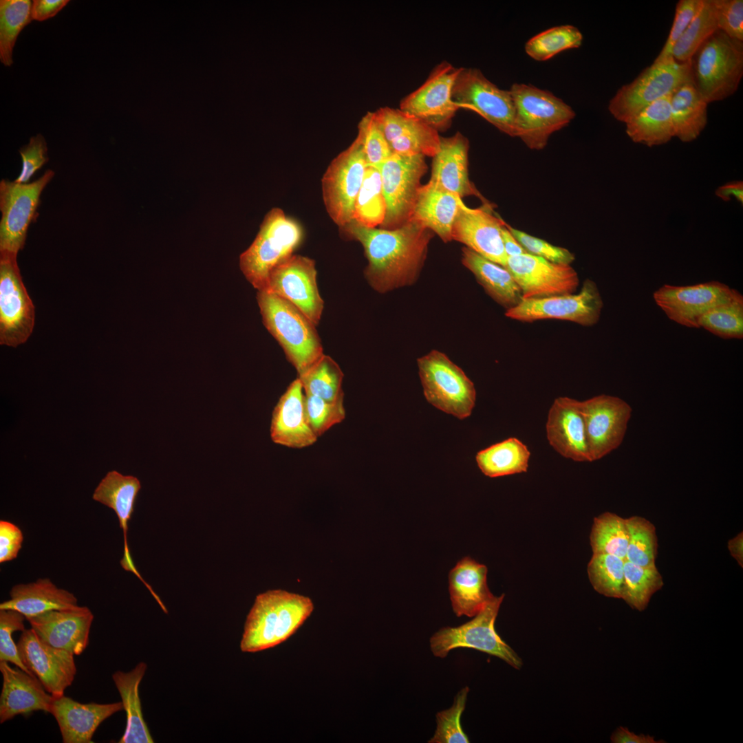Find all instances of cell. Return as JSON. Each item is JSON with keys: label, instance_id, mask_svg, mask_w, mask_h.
<instances>
[{"label": "cell", "instance_id": "1", "mask_svg": "<svg viewBox=\"0 0 743 743\" xmlns=\"http://www.w3.org/2000/svg\"><path fill=\"white\" fill-rule=\"evenodd\" d=\"M342 229L363 246L368 261L365 277L380 293L416 280L433 236L431 230L413 219L392 229L369 228L352 220Z\"/></svg>", "mask_w": 743, "mask_h": 743}, {"label": "cell", "instance_id": "2", "mask_svg": "<svg viewBox=\"0 0 743 743\" xmlns=\"http://www.w3.org/2000/svg\"><path fill=\"white\" fill-rule=\"evenodd\" d=\"M314 610L308 596L282 590L256 596L245 623L240 643L243 652L274 647L290 637Z\"/></svg>", "mask_w": 743, "mask_h": 743}, {"label": "cell", "instance_id": "3", "mask_svg": "<svg viewBox=\"0 0 743 743\" xmlns=\"http://www.w3.org/2000/svg\"><path fill=\"white\" fill-rule=\"evenodd\" d=\"M265 327L283 348L299 376L323 354L315 325L297 307L266 290L257 293Z\"/></svg>", "mask_w": 743, "mask_h": 743}, {"label": "cell", "instance_id": "4", "mask_svg": "<svg viewBox=\"0 0 743 743\" xmlns=\"http://www.w3.org/2000/svg\"><path fill=\"white\" fill-rule=\"evenodd\" d=\"M690 61L691 83L709 104L737 90L743 76V41L718 30L696 51Z\"/></svg>", "mask_w": 743, "mask_h": 743}, {"label": "cell", "instance_id": "5", "mask_svg": "<svg viewBox=\"0 0 743 743\" xmlns=\"http://www.w3.org/2000/svg\"><path fill=\"white\" fill-rule=\"evenodd\" d=\"M301 225L279 208L265 215L251 245L241 254L239 266L246 279L258 291L264 290L272 271L292 255L301 243Z\"/></svg>", "mask_w": 743, "mask_h": 743}, {"label": "cell", "instance_id": "6", "mask_svg": "<svg viewBox=\"0 0 743 743\" xmlns=\"http://www.w3.org/2000/svg\"><path fill=\"white\" fill-rule=\"evenodd\" d=\"M509 91L515 108V137L530 149H543L550 136L575 117L570 106L547 90L515 83Z\"/></svg>", "mask_w": 743, "mask_h": 743}, {"label": "cell", "instance_id": "7", "mask_svg": "<svg viewBox=\"0 0 743 743\" xmlns=\"http://www.w3.org/2000/svg\"><path fill=\"white\" fill-rule=\"evenodd\" d=\"M418 366L423 393L430 404L460 420L471 416L476 391L460 367L438 350L418 358Z\"/></svg>", "mask_w": 743, "mask_h": 743}, {"label": "cell", "instance_id": "8", "mask_svg": "<svg viewBox=\"0 0 743 743\" xmlns=\"http://www.w3.org/2000/svg\"><path fill=\"white\" fill-rule=\"evenodd\" d=\"M504 594L494 596L471 621L457 627H445L430 638L433 654L445 658L456 648H471L496 656L515 669L523 662L517 653L497 633L495 623Z\"/></svg>", "mask_w": 743, "mask_h": 743}, {"label": "cell", "instance_id": "9", "mask_svg": "<svg viewBox=\"0 0 743 743\" xmlns=\"http://www.w3.org/2000/svg\"><path fill=\"white\" fill-rule=\"evenodd\" d=\"M690 82L689 61L678 62L670 58L654 61L631 83L619 88L610 100L608 110L615 119L625 123L647 105Z\"/></svg>", "mask_w": 743, "mask_h": 743}, {"label": "cell", "instance_id": "10", "mask_svg": "<svg viewBox=\"0 0 743 743\" xmlns=\"http://www.w3.org/2000/svg\"><path fill=\"white\" fill-rule=\"evenodd\" d=\"M367 167L361 142L356 137L332 160L323 174V202L330 218L341 228L353 220L356 199Z\"/></svg>", "mask_w": 743, "mask_h": 743}, {"label": "cell", "instance_id": "11", "mask_svg": "<svg viewBox=\"0 0 743 743\" xmlns=\"http://www.w3.org/2000/svg\"><path fill=\"white\" fill-rule=\"evenodd\" d=\"M375 167L381 176L387 206L382 228H398L411 218L420 180L427 170L425 157L392 154Z\"/></svg>", "mask_w": 743, "mask_h": 743}, {"label": "cell", "instance_id": "12", "mask_svg": "<svg viewBox=\"0 0 743 743\" xmlns=\"http://www.w3.org/2000/svg\"><path fill=\"white\" fill-rule=\"evenodd\" d=\"M54 173L46 171L39 179L21 184L0 182V252L17 255L24 247L29 226L35 222L40 196Z\"/></svg>", "mask_w": 743, "mask_h": 743}, {"label": "cell", "instance_id": "13", "mask_svg": "<svg viewBox=\"0 0 743 743\" xmlns=\"http://www.w3.org/2000/svg\"><path fill=\"white\" fill-rule=\"evenodd\" d=\"M603 306L596 284L586 279L577 294L523 299L518 305L506 310L505 315L522 322L557 319L592 326L599 321Z\"/></svg>", "mask_w": 743, "mask_h": 743}, {"label": "cell", "instance_id": "14", "mask_svg": "<svg viewBox=\"0 0 743 743\" xmlns=\"http://www.w3.org/2000/svg\"><path fill=\"white\" fill-rule=\"evenodd\" d=\"M452 98L459 109L474 111L502 132L515 137V108L510 91L499 88L480 69L462 67Z\"/></svg>", "mask_w": 743, "mask_h": 743}, {"label": "cell", "instance_id": "15", "mask_svg": "<svg viewBox=\"0 0 743 743\" xmlns=\"http://www.w3.org/2000/svg\"><path fill=\"white\" fill-rule=\"evenodd\" d=\"M17 255L0 252V343L17 347L32 332L34 306L23 285Z\"/></svg>", "mask_w": 743, "mask_h": 743}, {"label": "cell", "instance_id": "16", "mask_svg": "<svg viewBox=\"0 0 743 743\" xmlns=\"http://www.w3.org/2000/svg\"><path fill=\"white\" fill-rule=\"evenodd\" d=\"M577 403L585 424L590 462L600 460L622 443L632 407L618 397L605 394Z\"/></svg>", "mask_w": 743, "mask_h": 743}, {"label": "cell", "instance_id": "17", "mask_svg": "<svg viewBox=\"0 0 743 743\" xmlns=\"http://www.w3.org/2000/svg\"><path fill=\"white\" fill-rule=\"evenodd\" d=\"M461 69L447 61L438 64L423 84L402 99L399 109L438 131L446 129L459 109L452 91Z\"/></svg>", "mask_w": 743, "mask_h": 743}, {"label": "cell", "instance_id": "18", "mask_svg": "<svg viewBox=\"0 0 743 743\" xmlns=\"http://www.w3.org/2000/svg\"><path fill=\"white\" fill-rule=\"evenodd\" d=\"M264 290L292 303L315 325L319 324L324 302L317 287L313 259L292 255L272 271Z\"/></svg>", "mask_w": 743, "mask_h": 743}, {"label": "cell", "instance_id": "19", "mask_svg": "<svg viewBox=\"0 0 743 743\" xmlns=\"http://www.w3.org/2000/svg\"><path fill=\"white\" fill-rule=\"evenodd\" d=\"M739 292L718 281L687 286L665 284L653 294L657 305L671 321L699 328L700 318L714 306L733 299Z\"/></svg>", "mask_w": 743, "mask_h": 743}, {"label": "cell", "instance_id": "20", "mask_svg": "<svg viewBox=\"0 0 743 743\" xmlns=\"http://www.w3.org/2000/svg\"><path fill=\"white\" fill-rule=\"evenodd\" d=\"M19 656L26 667L54 698L64 695L75 678L74 654L54 647L32 629L21 632L17 643Z\"/></svg>", "mask_w": 743, "mask_h": 743}, {"label": "cell", "instance_id": "21", "mask_svg": "<svg viewBox=\"0 0 743 743\" xmlns=\"http://www.w3.org/2000/svg\"><path fill=\"white\" fill-rule=\"evenodd\" d=\"M504 268L514 277L523 299L573 294L579 283L578 274L570 265L552 263L530 253L507 257Z\"/></svg>", "mask_w": 743, "mask_h": 743}, {"label": "cell", "instance_id": "22", "mask_svg": "<svg viewBox=\"0 0 743 743\" xmlns=\"http://www.w3.org/2000/svg\"><path fill=\"white\" fill-rule=\"evenodd\" d=\"M505 224L487 202L477 208L465 205L460 210L454 222L452 240L464 244L483 257L505 267L507 256L502 236Z\"/></svg>", "mask_w": 743, "mask_h": 743}, {"label": "cell", "instance_id": "23", "mask_svg": "<svg viewBox=\"0 0 743 743\" xmlns=\"http://www.w3.org/2000/svg\"><path fill=\"white\" fill-rule=\"evenodd\" d=\"M393 154L433 158L441 137L438 131L400 109L385 107L374 111Z\"/></svg>", "mask_w": 743, "mask_h": 743}, {"label": "cell", "instance_id": "24", "mask_svg": "<svg viewBox=\"0 0 743 743\" xmlns=\"http://www.w3.org/2000/svg\"><path fill=\"white\" fill-rule=\"evenodd\" d=\"M26 620L45 642L78 656L88 645L94 615L87 607L77 605L50 610Z\"/></svg>", "mask_w": 743, "mask_h": 743}, {"label": "cell", "instance_id": "25", "mask_svg": "<svg viewBox=\"0 0 743 743\" xmlns=\"http://www.w3.org/2000/svg\"><path fill=\"white\" fill-rule=\"evenodd\" d=\"M140 488L141 484L137 477L111 471L101 480L93 493L92 498L111 508L118 517L124 537V555L120 561L122 568L134 574L147 588L158 603L162 605V602L159 596L143 579L135 566L127 543L128 522L133 512Z\"/></svg>", "mask_w": 743, "mask_h": 743}, {"label": "cell", "instance_id": "26", "mask_svg": "<svg viewBox=\"0 0 743 743\" xmlns=\"http://www.w3.org/2000/svg\"><path fill=\"white\" fill-rule=\"evenodd\" d=\"M3 678L0 695V723L17 715L43 711L50 713L54 697L39 680L19 667H12L8 662L0 661Z\"/></svg>", "mask_w": 743, "mask_h": 743}, {"label": "cell", "instance_id": "27", "mask_svg": "<svg viewBox=\"0 0 743 743\" xmlns=\"http://www.w3.org/2000/svg\"><path fill=\"white\" fill-rule=\"evenodd\" d=\"M577 400L557 398L551 405L546 424L550 446L561 455L576 462H590L585 424Z\"/></svg>", "mask_w": 743, "mask_h": 743}, {"label": "cell", "instance_id": "28", "mask_svg": "<svg viewBox=\"0 0 743 743\" xmlns=\"http://www.w3.org/2000/svg\"><path fill=\"white\" fill-rule=\"evenodd\" d=\"M122 709V702L81 703L63 695L54 698L50 713L58 723L63 743H90L98 726Z\"/></svg>", "mask_w": 743, "mask_h": 743}, {"label": "cell", "instance_id": "29", "mask_svg": "<svg viewBox=\"0 0 743 743\" xmlns=\"http://www.w3.org/2000/svg\"><path fill=\"white\" fill-rule=\"evenodd\" d=\"M303 391L298 378L290 383L274 407L270 425V437L274 443L302 449L317 440L306 417Z\"/></svg>", "mask_w": 743, "mask_h": 743}, {"label": "cell", "instance_id": "30", "mask_svg": "<svg viewBox=\"0 0 743 743\" xmlns=\"http://www.w3.org/2000/svg\"><path fill=\"white\" fill-rule=\"evenodd\" d=\"M469 141L460 133L442 138L433 157L429 182L462 199L466 196L484 198L470 181L468 171Z\"/></svg>", "mask_w": 743, "mask_h": 743}, {"label": "cell", "instance_id": "31", "mask_svg": "<svg viewBox=\"0 0 743 743\" xmlns=\"http://www.w3.org/2000/svg\"><path fill=\"white\" fill-rule=\"evenodd\" d=\"M449 590L456 616L473 617L495 596L487 585V568L469 557L461 559L449 574Z\"/></svg>", "mask_w": 743, "mask_h": 743}, {"label": "cell", "instance_id": "32", "mask_svg": "<svg viewBox=\"0 0 743 743\" xmlns=\"http://www.w3.org/2000/svg\"><path fill=\"white\" fill-rule=\"evenodd\" d=\"M464 206L461 197L429 181L420 188L410 219L419 222L448 242L452 241L454 222Z\"/></svg>", "mask_w": 743, "mask_h": 743}, {"label": "cell", "instance_id": "33", "mask_svg": "<svg viewBox=\"0 0 743 743\" xmlns=\"http://www.w3.org/2000/svg\"><path fill=\"white\" fill-rule=\"evenodd\" d=\"M10 599L0 604V610H14L25 618L44 612L74 607L78 605L75 595L58 588L50 579L14 585L10 592Z\"/></svg>", "mask_w": 743, "mask_h": 743}, {"label": "cell", "instance_id": "34", "mask_svg": "<svg viewBox=\"0 0 743 743\" xmlns=\"http://www.w3.org/2000/svg\"><path fill=\"white\" fill-rule=\"evenodd\" d=\"M462 251V264L474 274L478 283L497 303L508 310L521 301V289L506 268L466 247Z\"/></svg>", "mask_w": 743, "mask_h": 743}, {"label": "cell", "instance_id": "35", "mask_svg": "<svg viewBox=\"0 0 743 743\" xmlns=\"http://www.w3.org/2000/svg\"><path fill=\"white\" fill-rule=\"evenodd\" d=\"M147 665L139 663L129 672L116 671L112 679L116 687L127 715V726L119 743H153L149 728L144 720L139 696L140 683Z\"/></svg>", "mask_w": 743, "mask_h": 743}, {"label": "cell", "instance_id": "36", "mask_svg": "<svg viewBox=\"0 0 743 743\" xmlns=\"http://www.w3.org/2000/svg\"><path fill=\"white\" fill-rule=\"evenodd\" d=\"M671 96L654 101L625 123L626 133L633 142L651 147L665 144L675 137Z\"/></svg>", "mask_w": 743, "mask_h": 743}, {"label": "cell", "instance_id": "37", "mask_svg": "<svg viewBox=\"0 0 743 743\" xmlns=\"http://www.w3.org/2000/svg\"><path fill=\"white\" fill-rule=\"evenodd\" d=\"M707 105L691 82L671 96V113L675 137L683 142L696 140L707 123Z\"/></svg>", "mask_w": 743, "mask_h": 743}, {"label": "cell", "instance_id": "38", "mask_svg": "<svg viewBox=\"0 0 743 743\" xmlns=\"http://www.w3.org/2000/svg\"><path fill=\"white\" fill-rule=\"evenodd\" d=\"M530 457V451L524 443L509 438L480 451L475 460L485 475L497 477L526 473Z\"/></svg>", "mask_w": 743, "mask_h": 743}, {"label": "cell", "instance_id": "39", "mask_svg": "<svg viewBox=\"0 0 743 743\" xmlns=\"http://www.w3.org/2000/svg\"><path fill=\"white\" fill-rule=\"evenodd\" d=\"M664 585L657 567L645 568L624 561V579L621 599L632 609L645 610L652 596Z\"/></svg>", "mask_w": 743, "mask_h": 743}, {"label": "cell", "instance_id": "40", "mask_svg": "<svg viewBox=\"0 0 743 743\" xmlns=\"http://www.w3.org/2000/svg\"><path fill=\"white\" fill-rule=\"evenodd\" d=\"M386 212L380 172L377 168L367 166L356 199L353 221L366 227L376 228L383 224Z\"/></svg>", "mask_w": 743, "mask_h": 743}, {"label": "cell", "instance_id": "41", "mask_svg": "<svg viewBox=\"0 0 743 743\" xmlns=\"http://www.w3.org/2000/svg\"><path fill=\"white\" fill-rule=\"evenodd\" d=\"M628 539L625 519L610 512L594 519L590 535L593 554H609L625 560Z\"/></svg>", "mask_w": 743, "mask_h": 743}, {"label": "cell", "instance_id": "42", "mask_svg": "<svg viewBox=\"0 0 743 743\" xmlns=\"http://www.w3.org/2000/svg\"><path fill=\"white\" fill-rule=\"evenodd\" d=\"M305 394L327 401L343 398V373L339 365L329 356L323 354L304 374L298 377Z\"/></svg>", "mask_w": 743, "mask_h": 743}, {"label": "cell", "instance_id": "43", "mask_svg": "<svg viewBox=\"0 0 743 743\" xmlns=\"http://www.w3.org/2000/svg\"><path fill=\"white\" fill-rule=\"evenodd\" d=\"M583 39L577 27L561 25L535 35L526 43L524 49L531 58L546 61L565 50L580 47Z\"/></svg>", "mask_w": 743, "mask_h": 743}, {"label": "cell", "instance_id": "44", "mask_svg": "<svg viewBox=\"0 0 743 743\" xmlns=\"http://www.w3.org/2000/svg\"><path fill=\"white\" fill-rule=\"evenodd\" d=\"M31 6L28 0L0 1V60L5 66L12 64L17 38L32 20Z\"/></svg>", "mask_w": 743, "mask_h": 743}, {"label": "cell", "instance_id": "45", "mask_svg": "<svg viewBox=\"0 0 743 743\" xmlns=\"http://www.w3.org/2000/svg\"><path fill=\"white\" fill-rule=\"evenodd\" d=\"M718 30L712 0H703L701 9L674 46L671 57L678 62L689 61L698 47Z\"/></svg>", "mask_w": 743, "mask_h": 743}, {"label": "cell", "instance_id": "46", "mask_svg": "<svg viewBox=\"0 0 743 743\" xmlns=\"http://www.w3.org/2000/svg\"><path fill=\"white\" fill-rule=\"evenodd\" d=\"M702 327L722 338H743V297L739 292L731 301L709 310L698 321Z\"/></svg>", "mask_w": 743, "mask_h": 743}, {"label": "cell", "instance_id": "47", "mask_svg": "<svg viewBox=\"0 0 743 743\" xmlns=\"http://www.w3.org/2000/svg\"><path fill=\"white\" fill-rule=\"evenodd\" d=\"M625 519L629 532L625 560L642 567H656L658 538L654 525L640 516Z\"/></svg>", "mask_w": 743, "mask_h": 743}, {"label": "cell", "instance_id": "48", "mask_svg": "<svg viewBox=\"0 0 743 743\" xmlns=\"http://www.w3.org/2000/svg\"><path fill=\"white\" fill-rule=\"evenodd\" d=\"M625 559L609 554H592L588 564L589 581L596 592L621 599Z\"/></svg>", "mask_w": 743, "mask_h": 743}, {"label": "cell", "instance_id": "49", "mask_svg": "<svg viewBox=\"0 0 743 743\" xmlns=\"http://www.w3.org/2000/svg\"><path fill=\"white\" fill-rule=\"evenodd\" d=\"M468 687L459 691L454 698L452 706L436 715L437 727L433 736L428 741L429 743H469L467 735L461 725V715L465 709Z\"/></svg>", "mask_w": 743, "mask_h": 743}, {"label": "cell", "instance_id": "50", "mask_svg": "<svg viewBox=\"0 0 743 743\" xmlns=\"http://www.w3.org/2000/svg\"><path fill=\"white\" fill-rule=\"evenodd\" d=\"M358 129L356 137L361 142L367 166L375 167L393 154L374 112L362 118Z\"/></svg>", "mask_w": 743, "mask_h": 743}, {"label": "cell", "instance_id": "51", "mask_svg": "<svg viewBox=\"0 0 743 743\" xmlns=\"http://www.w3.org/2000/svg\"><path fill=\"white\" fill-rule=\"evenodd\" d=\"M305 409L308 423L317 437L345 418L343 398L327 401L305 394Z\"/></svg>", "mask_w": 743, "mask_h": 743}, {"label": "cell", "instance_id": "52", "mask_svg": "<svg viewBox=\"0 0 743 743\" xmlns=\"http://www.w3.org/2000/svg\"><path fill=\"white\" fill-rule=\"evenodd\" d=\"M25 616L17 610H0V661L12 663L31 676H35L23 663L17 645L12 638L14 632H23L25 629Z\"/></svg>", "mask_w": 743, "mask_h": 743}, {"label": "cell", "instance_id": "53", "mask_svg": "<svg viewBox=\"0 0 743 743\" xmlns=\"http://www.w3.org/2000/svg\"><path fill=\"white\" fill-rule=\"evenodd\" d=\"M703 0H680L667 39L654 62L669 59L677 41L702 8Z\"/></svg>", "mask_w": 743, "mask_h": 743}, {"label": "cell", "instance_id": "54", "mask_svg": "<svg viewBox=\"0 0 743 743\" xmlns=\"http://www.w3.org/2000/svg\"><path fill=\"white\" fill-rule=\"evenodd\" d=\"M508 228L528 253L552 263L565 265H570L575 259L574 255L565 248L554 246L508 225Z\"/></svg>", "mask_w": 743, "mask_h": 743}, {"label": "cell", "instance_id": "55", "mask_svg": "<svg viewBox=\"0 0 743 743\" xmlns=\"http://www.w3.org/2000/svg\"><path fill=\"white\" fill-rule=\"evenodd\" d=\"M718 30L743 41V1L712 0Z\"/></svg>", "mask_w": 743, "mask_h": 743}, {"label": "cell", "instance_id": "56", "mask_svg": "<svg viewBox=\"0 0 743 743\" xmlns=\"http://www.w3.org/2000/svg\"><path fill=\"white\" fill-rule=\"evenodd\" d=\"M22 159V169L14 182L26 184L34 174L47 161V147L41 134L31 137L28 144L19 149Z\"/></svg>", "mask_w": 743, "mask_h": 743}, {"label": "cell", "instance_id": "57", "mask_svg": "<svg viewBox=\"0 0 743 743\" xmlns=\"http://www.w3.org/2000/svg\"><path fill=\"white\" fill-rule=\"evenodd\" d=\"M23 541L21 529L8 521H0V563L17 558Z\"/></svg>", "mask_w": 743, "mask_h": 743}, {"label": "cell", "instance_id": "58", "mask_svg": "<svg viewBox=\"0 0 743 743\" xmlns=\"http://www.w3.org/2000/svg\"><path fill=\"white\" fill-rule=\"evenodd\" d=\"M68 2V0H34L31 6L32 19L43 21L53 17Z\"/></svg>", "mask_w": 743, "mask_h": 743}, {"label": "cell", "instance_id": "59", "mask_svg": "<svg viewBox=\"0 0 743 743\" xmlns=\"http://www.w3.org/2000/svg\"><path fill=\"white\" fill-rule=\"evenodd\" d=\"M613 743H658L653 736L645 734H636L625 727L619 726L611 735Z\"/></svg>", "mask_w": 743, "mask_h": 743}, {"label": "cell", "instance_id": "60", "mask_svg": "<svg viewBox=\"0 0 743 743\" xmlns=\"http://www.w3.org/2000/svg\"><path fill=\"white\" fill-rule=\"evenodd\" d=\"M717 197L724 202L731 200V195L735 197L739 202L743 203V182L742 181H733L719 186L715 192Z\"/></svg>", "mask_w": 743, "mask_h": 743}, {"label": "cell", "instance_id": "61", "mask_svg": "<svg viewBox=\"0 0 743 743\" xmlns=\"http://www.w3.org/2000/svg\"><path fill=\"white\" fill-rule=\"evenodd\" d=\"M504 248L507 257H515L528 253L526 249L514 237L506 224L502 230Z\"/></svg>", "mask_w": 743, "mask_h": 743}, {"label": "cell", "instance_id": "62", "mask_svg": "<svg viewBox=\"0 0 743 743\" xmlns=\"http://www.w3.org/2000/svg\"><path fill=\"white\" fill-rule=\"evenodd\" d=\"M728 549L731 556L742 568L743 564V536L742 532L728 541Z\"/></svg>", "mask_w": 743, "mask_h": 743}]
</instances>
